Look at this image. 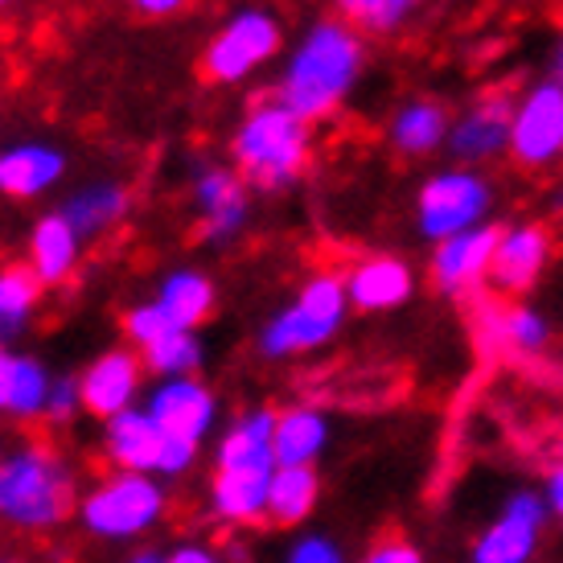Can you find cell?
Here are the masks:
<instances>
[{"instance_id":"31","label":"cell","mask_w":563,"mask_h":563,"mask_svg":"<svg viewBox=\"0 0 563 563\" xmlns=\"http://www.w3.org/2000/svg\"><path fill=\"white\" fill-rule=\"evenodd\" d=\"M49 387L54 378L46 375V366L37 358H21L13 362V387H9V416L16 420H33V416H46L49 404Z\"/></svg>"},{"instance_id":"3","label":"cell","mask_w":563,"mask_h":563,"mask_svg":"<svg viewBox=\"0 0 563 563\" xmlns=\"http://www.w3.org/2000/svg\"><path fill=\"white\" fill-rule=\"evenodd\" d=\"M75 510V482L58 453L46 444H25L0 456V518L25 531L58 527Z\"/></svg>"},{"instance_id":"40","label":"cell","mask_w":563,"mask_h":563,"mask_svg":"<svg viewBox=\"0 0 563 563\" xmlns=\"http://www.w3.org/2000/svg\"><path fill=\"white\" fill-rule=\"evenodd\" d=\"M551 498H555V506L563 510V470L555 473V477H551Z\"/></svg>"},{"instance_id":"27","label":"cell","mask_w":563,"mask_h":563,"mask_svg":"<svg viewBox=\"0 0 563 563\" xmlns=\"http://www.w3.org/2000/svg\"><path fill=\"white\" fill-rule=\"evenodd\" d=\"M329 9L366 37H395L428 9V0H329Z\"/></svg>"},{"instance_id":"25","label":"cell","mask_w":563,"mask_h":563,"mask_svg":"<svg viewBox=\"0 0 563 563\" xmlns=\"http://www.w3.org/2000/svg\"><path fill=\"white\" fill-rule=\"evenodd\" d=\"M272 437H276V416L272 411H251L222 437L219 470H272Z\"/></svg>"},{"instance_id":"28","label":"cell","mask_w":563,"mask_h":563,"mask_svg":"<svg viewBox=\"0 0 563 563\" xmlns=\"http://www.w3.org/2000/svg\"><path fill=\"white\" fill-rule=\"evenodd\" d=\"M325 444V420L309 411V407H292L276 416V437H272V453L280 465H309Z\"/></svg>"},{"instance_id":"22","label":"cell","mask_w":563,"mask_h":563,"mask_svg":"<svg viewBox=\"0 0 563 563\" xmlns=\"http://www.w3.org/2000/svg\"><path fill=\"white\" fill-rule=\"evenodd\" d=\"M169 313V321L177 329H198L206 317L214 313V280L198 272V267H173L169 276L157 284V297H153Z\"/></svg>"},{"instance_id":"36","label":"cell","mask_w":563,"mask_h":563,"mask_svg":"<svg viewBox=\"0 0 563 563\" xmlns=\"http://www.w3.org/2000/svg\"><path fill=\"white\" fill-rule=\"evenodd\" d=\"M128 9L136 16H148V21H165V16H177L181 9H189V0H128Z\"/></svg>"},{"instance_id":"17","label":"cell","mask_w":563,"mask_h":563,"mask_svg":"<svg viewBox=\"0 0 563 563\" xmlns=\"http://www.w3.org/2000/svg\"><path fill=\"white\" fill-rule=\"evenodd\" d=\"M449 132H453V111L428 95L404 99L387 120V144L395 157L407 161L437 157L440 148H449Z\"/></svg>"},{"instance_id":"9","label":"cell","mask_w":563,"mask_h":563,"mask_svg":"<svg viewBox=\"0 0 563 563\" xmlns=\"http://www.w3.org/2000/svg\"><path fill=\"white\" fill-rule=\"evenodd\" d=\"M165 510V489L148 473H115L82 501V522L99 539H128L148 531Z\"/></svg>"},{"instance_id":"14","label":"cell","mask_w":563,"mask_h":563,"mask_svg":"<svg viewBox=\"0 0 563 563\" xmlns=\"http://www.w3.org/2000/svg\"><path fill=\"white\" fill-rule=\"evenodd\" d=\"M141 378H144L141 350L115 345V350H108V354H99L79 378L82 411H91V416H99V420L124 416V411H132L136 395H141Z\"/></svg>"},{"instance_id":"29","label":"cell","mask_w":563,"mask_h":563,"mask_svg":"<svg viewBox=\"0 0 563 563\" xmlns=\"http://www.w3.org/2000/svg\"><path fill=\"white\" fill-rule=\"evenodd\" d=\"M317 506V473L309 465H280L272 473V494H267V515L292 527L300 518H309Z\"/></svg>"},{"instance_id":"21","label":"cell","mask_w":563,"mask_h":563,"mask_svg":"<svg viewBox=\"0 0 563 563\" xmlns=\"http://www.w3.org/2000/svg\"><path fill=\"white\" fill-rule=\"evenodd\" d=\"M165 444L169 437L157 428V420L132 407L124 416L108 420V456L120 465L124 473H161V461H165Z\"/></svg>"},{"instance_id":"34","label":"cell","mask_w":563,"mask_h":563,"mask_svg":"<svg viewBox=\"0 0 563 563\" xmlns=\"http://www.w3.org/2000/svg\"><path fill=\"white\" fill-rule=\"evenodd\" d=\"M288 563H342V555H338V548L325 543V539H305V543L292 548Z\"/></svg>"},{"instance_id":"39","label":"cell","mask_w":563,"mask_h":563,"mask_svg":"<svg viewBox=\"0 0 563 563\" xmlns=\"http://www.w3.org/2000/svg\"><path fill=\"white\" fill-rule=\"evenodd\" d=\"M548 79L560 82L563 87V25L555 33V42H551V54H548Z\"/></svg>"},{"instance_id":"37","label":"cell","mask_w":563,"mask_h":563,"mask_svg":"<svg viewBox=\"0 0 563 563\" xmlns=\"http://www.w3.org/2000/svg\"><path fill=\"white\" fill-rule=\"evenodd\" d=\"M13 362H16V354H9V350L0 345V411H9V387H13Z\"/></svg>"},{"instance_id":"12","label":"cell","mask_w":563,"mask_h":563,"mask_svg":"<svg viewBox=\"0 0 563 563\" xmlns=\"http://www.w3.org/2000/svg\"><path fill=\"white\" fill-rule=\"evenodd\" d=\"M501 227H477L465 235H453L432 247V264L428 276L444 297H477L482 284H489V264H494V247H498Z\"/></svg>"},{"instance_id":"4","label":"cell","mask_w":563,"mask_h":563,"mask_svg":"<svg viewBox=\"0 0 563 563\" xmlns=\"http://www.w3.org/2000/svg\"><path fill=\"white\" fill-rule=\"evenodd\" d=\"M284 49L288 46H284L280 13L264 0H251V4H239L222 16V25L202 46L198 70L214 87H243L276 58H284Z\"/></svg>"},{"instance_id":"10","label":"cell","mask_w":563,"mask_h":563,"mask_svg":"<svg viewBox=\"0 0 563 563\" xmlns=\"http://www.w3.org/2000/svg\"><path fill=\"white\" fill-rule=\"evenodd\" d=\"M510 111H515V95L506 91H489L456 111L449 148H444L453 165L482 169L489 161L510 157Z\"/></svg>"},{"instance_id":"6","label":"cell","mask_w":563,"mask_h":563,"mask_svg":"<svg viewBox=\"0 0 563 563\" xmlns=\"http://www.w3.org/2000/svg\"><path fill=\"white\" fill-rule=\"evenodd\" d=\"M494 210V186L482 169L465 165H444L428 173L423 186L416 189V227L428 243H444L453 235L485 227Z\"/></svg>"},{"instance_id":"35","label":"cell","mask_w":563,"mask_h":563,"mask_svg":"<svg viewBox=\"0 0 563 563\" xmlns=\"http://www.w3.org/2000/svg\"><path fill=\"white\" fill-rule=\"evenodd\" d=\"M366 563H420V555H416V548H407L404 539H383L371 555H366Z\"/></svg>"},{"instance_id":"23","label":"cell","mask_w":563,"mask_h":563,"mask_svg":"<svg viewBox=\"0 0 563 563\" xmlns=\"http://www.w3.org/2000/svg\"><path fill=\"white\" fill-rule=\"evenodd\" d=\"M272 473L276 470H219L210 498L227 522H255L267 515V494H272Z\"/></svg>"},{"instance_id":"32","label":"cell","mask_w":563,"mask_h":563,"mask_svg":"<svg viewBox=\"0 0 563 563\" xmlns=\"http://www.w3.org/2000/svg\"><path fill=\"white\" fill-rule=\"evenodd\" d=\"M169 329H177V325H173L169 313L161 309L157 300H141V305H132L124 313V333L136 350H148V345L161 342Z\"/></svg>"},{"instance_id":"8","label":"cell","mask_w":563,"mask_h":563,"mask_svg":"<svg viewBox=\"0 0 563 563\" xmlns=\"http://www.w3.org/2000/svg\"><path fill=\"white\" fill-rule=\"evenodd\" d=\"M510 161L518 169H551L563 161V87L534 79L515 95Z\"/></svg>"},{"instance_id":"42","label":"cell","mask_w":563,"mask_h":563,"mask_svg":"<svg viewBox=\"0 0 563 563\" xmlns=\"http://www.w3.org/2000/svg\"><path fill=\"white\" fill-rule=\"evenodd\" d=\"M0 91H4V58H0Z\"/></svg>"},{"instance_id":"18","label":"cell","mask_w":563,"mask_h":563,"mask_svg":"<svg viewBox=\"0 0 563 563\" xmlns=\"http://www.w3.org/2000/svg\"><path fill=\"white\" fill-rule=\"evenodd\" d=\"M58 210L70 219V227L82 235V243H91V239L111 235L128 219L132 189L120 177H91V181H79V186L70 189Z\"/></svg>"},{"instance_id":"38","label":"cell","mask_w":563,"mask_h":563,"mask_svg":"<svg viewBox=\"0 0 563 563\" xmlns=\"http://www.w3.org/2000/svg\"><path fill=\"white\" fill-rule=\"evenodd\" d=\"M165 563H222V560L210 548H194V543H189V548H177V551H173V555Z\"/></svg>"},{"instance_id":"16","label":"cell","mask_w":563,"mask_h":563,"mask_svg":"<svg viewBox=\"0 0 563 563\" xmlns=\"http://www.w3.org/2000/svg\"><path fill=\"white\" fill-rule=\"evenodd\" d=\"M477 342L489 354H539L548 345V321L515 300H477Z\"/></svg>"},{"instance_id":"33","label":"cell","mask_w":563,"mask_h":563,"mask_svg":"<svg viewBox=\"0 0 563 563\" xmlns=\"http://www.w3.org/2000/svg\"><path fill=\"white\" fill-rule=\"evenodd\" d=\"M82 407V391H79V378H54V387H49V404H46V420L49 423H70L79 416Z\"/></svg>"},{"instance_id":"5","label":"cell","mask_w":563,"mask_h":563,"mask_svg":"<svg viewBox=\"0 0 563 563\" xmlns=\"http://www.w3.org/2000/svg\"><path fill=\"white\" fill-rule=\"evenodd\" d=\"M350 297H345V280L338 272H317L300 284L292 305H284L260 333V350L267 358H292V354H309L317 345H325L345 321Z\"/></svg>"},{"instance_id":"26","label":"cell","mask_w":563,"mask_h":563,"mask_svg":"<svg viewBox=\"0 0 563 563\" xmlns=\"http://www.w3.org/2000/svg\"><path fill=\"white\" fill-rule=\"evenodd\" d=\"M42 280L30 264H0V345L25 333L42 305Z\"/></svg>"},{"instance_id":"1","label":"cell","mask_w":563,"mask_h":563,"mask_svg":"<svg viewBox=\"0 0 563 563\" xmlns=\"http://www.w3.org/2000/svg\"><path fill=\"white\" fill-rule=\"evenodd\" d=\"M371 63V37L338 13L313 16L297 42L284 49L280 70L267 87L288 111L309 124H325L354 99Z\"/></svg>"},{"instance_id":"24","label":"cell","mask_w":563,"mask_h":563,"mask_svg":"<svg viewBox=\"0 0 563 563\" xmlns=\"http://www.w3.org/2000/svg\"><path fill=\"white\" fill-rule=\"evenodd\" d=\"M539 501L515 498L510 510L494 531L477 543V563H522L534 548V527H539Z\"/></svg>"},{"instance_id":"7","label":"cell","mask_w":563,"mask_h":563,"mask_svg":"<svg viewBox=\"0 0 563 563\" xmlns=\"http://www.w3.org/2000/svg\"><path fill=\"white\" fill-rule=\"evenodd\" d=\"M251 198L255 189L243 181L235 165L222 161H194L189 169V206H194V227L198 239L210 247L235 243L251 222Z\"/></svg>"},{"instance_id":"2","label":"cell","mask_w":563,"mask_h":563,"mask_svg":"<svg viewBox=\"0 0 563 563\" xmlns=\"http://www.w3.org/2000/svg\"><path fill=\"white\" fill-rule=\"evenodd\" d=\"M231 165L255 194H284L313 165V124L260 95L231 132Z\"/></svg>"},{"instance_id":"43","label":"cell","mask_w":563,"mask_h":563,"mask_svg":"<svg viewBox=\"0 0 563 563\" xmlns=\"http://www.w3.org/2000/svg\"><path fill=\"white\" fill-rule=\"evenodd\" d=\"M9 4H13V0H0V9H9Z\"/></svg>"},{"instance_id":"11","label":"cell","mask_w":563,"mask_h":563,"mask_svg":"<svg viewBox=\"0 0 563 563\" xmlns=\"http://www.w3.org/2000/svg\"><path fill=\"white\" fill-rule=\"evenodd\" d=\"M551 231L543 222H510L498 231V247H494V264H489V284L501 297H518L539 284V276L551 264Z\"/></svg>"},{"instance_id":"15","label":"cell","mask_w":563,"mask_h":563,"mask_svg":"<svg viewBox=\"0 0 563 563\" xmlns=\"http://www.w3.org/2000/svg\"><path fill=\"white\" fill-rule=\"evenodd\" d=\"M157 428L165 437H177V440H189V444H198V440L210 432V423H214V395L206 387L202 378H165L157 391L148 395V407H144Z\"/></svg>"},{"instance_id":"41","label":"cell","mask_w":563,"mask_h":563,"mask_svg":"<svg viewBox=\"0 0 563 563\" xmlns=\"http://www.w3.org/2000/svg\"><path fill=\"white\" fill-rule=\"evenodd\" d=\"M128 563H165L161 555H153V551H144V555H132Z\"/></svg>"},{"instance_id":"19","label":"cell","mask_w":563,"mask_h":563,"mask_svg":"<svg viewBox=\"0 0 563 563\" xmlns=\"http://www.w3.org/2000/svg\"><path fill=\"white\" fill-rule=\"evenodd\" d=\"M345 280V297L354 309L362 313H383V309H399L411 288H416V276L411 267L399 260V255H366L342 276Z\"/></svg>"},{"instance_id":"30","label":"cell","mask_w":563,"mask_h":563,"mask_svg":"<svg viewBox=\"0 0 563 563\" xmlns=\"http://www.w3.org/2000/svg\"><path fill=\"white\" fill-rule=\"evenodd\" d=\"M144 366L161 378H186L202 366V342L194 329H169L161 342H153L148 350H141Z\"/></svg>"},{"instance_id":"20","label":"cell","mask_w":563,"mask_h":563,"mask_svg":"<svg viewBox=\"0 0 563 563\" xmlns=\"http://www.w3.org/2000/svg\"><path fill=\"white\" fill-rule=\"evenodd\" d=\"M82 260V235L70 227L63 210H46L33 222L30 231V260L33 276L42 280V288H58L75 276V267Z\"/></svg>"},{"instance_id":"13","label":"cell","mask_w":563,"mask_h":563,"mask_svg":"<svg viewBox=\"0 0 563 563\" xmlns=\"http://www.w3.org/2000/svg\"><path fill=\"white\" fill-rule=\"evenodd\" d=\"M70 157L54 141H16L0 148V194L13 202H37L63 186Z\"/></svg>"}]
</instances>
